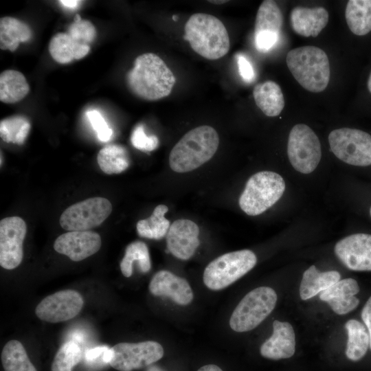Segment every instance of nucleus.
I'll return each mask as SVG.
<instances>
[{"label":"nucleus","instance_id":"f257e3e1","mask_svg":"<svg viewBox=\"0 0 371 371\" xmlns=\"http://www.w3.org/2000/svg\"><path fill=\"white\" fill-rule=\"evenodd\" d=\"M131 92L146 100H157L168 96L176 78L165 62L154 53L138 56L126 77Z\"/></svg>","mask_w":371,"mask_h":371},{"label":"nucleus","instance_id":"f03ea898","mask_svg":"<svg viewBox=\"0 0 371 371\" xmlns=\"http://www.w3.org/2000/svg\"><path fill=\"white\" fill-rule=\"evenodd\" d=\"M219 137L212 126L203 125L186 133L173 146L169 165L176 172L195 170L208 161L216 153Z\"/></svg>","mask_w":371,"mask_h":371},{"label":"nucleus","instance_id":"7ed1b4c3","mask_svg":"<svg viewBox=\"0 0 371 371\" xmlns=\"http://www.w3.org/2000/svg\"><path fill=\"white\" fill-rule=\"evenodd\" d=\"M184 31V38L191 48L206 59H219L229 50L227 30L222 21L213 15L193 14L186 23Z\"/></svg>","mask_w":371,"mask_h":371},{"label":"nucleus","instance_id":"20e7f679","mask_svg":"<svg viewBox=\"0 0 371 371\" xmlns=\"http://www.w3.org/2000/svg\"><path fill=\"white\" fill-rule=\"evenodd\" d=\"M287 67L297 82L307 91L319 93L326 89L330 80V65L326 54L315 46H303L289 51Z\"/></svg>","mask_w":371,"mask_h":371},{"label":"nucleus","instance_id":"39448f33","mask_svg":"<svg viewBox=\"0 0 371 371\" xmlns=\"http://www.w3.org/2000/svg\"><path fill=\"white\" fill-rule=\"evenodd\" d=\"M285 190V182L278 173L261 171L247 181L240 196V209L249 216H257L274 205Z\"/></svg>","mask_w":371,"mask_h":371},{"label":"nucleus","instance_id":"423d86ee","mask_svg":"<svg viewBox=\"0 0 371 371\" xmlns=\"http://www.w3.org/2000/svg\"><path fill=\"white\" fill-rule=\"evenodd\" d=\"M256 262V256L249 249L226 253L207 265L203 272V282L211 290H221L248 273Z\"/></svg>","mask_w":371,"mask_h":371},{"label":"nucleus","instance_id":"0eeeda50","mask_svg":"<svg viewBox=\"0 0 371 371\" xmlns=\"http://www.w3.org/2000/svg\"><path fill=\"white\" fill-rule=\"evenodd\" d=\"M277 302L276 291L269 286H260L249 291L240 301L230 319L231 328L238 333L253 330L274 309Z\"/></svg>","mask_w":371,"mask_h":371},{"label":"nucleus","instance_id":"6e6552de","mask_svg":"<svg viewBox=\"0 0 371 371\" xmlns=\"http://www.w3.org/2000/svg\"><path fill=\"white\" fill-rule=\"evenodd\" d=\"M330 150L346 164L355 166L371 165V135L352 128L332 131L328 135Z\"/></svg>","mask_w":371,"mask_h":371},{"label":"nucleus","instance_id":"1a4fd4ad","mask_svg":"<svg viewBox=\"0 0 371 371\" xmlns=\"http://www.w3.org/2000/svg\"><path fill=\"white\" fill-rule=\"evenodd\" d=\"M287 155L293 168L301 173L309 174L317 168L322 157L321 144L308 126L298 124L291 128Z\"/></svg>","mask_w":371,"mask_h":371},{"label":"nucleus","instance_id":"9d476101","mask_svg":"<svg viewBox=\"0 0 371 371\" xmlns=\"http://www.w3.org/2000/svg\"><path fill=\"white\" fill-rule=\"evenodd\" d=\"M112 212L111 202L103 197H92L68 207L59 223L65 230L87 231L102 224Z\"/></svg>","mask_w":371,"mask_h":371},{"label":"nucleus","instance_id":"9b49d317","mask_svg":"<svg viewBox=\"0 0 371 371\" xmlns=\"http://www.w3.org/2000/svg\"><path fill=\"white\" fill-rule=\"evenodd\" d=\"M109 365L119 371H133L150 366L164 356V348L155 341L119 343L111 348Z\"/></svg>","mask_w":371,"mask_h":371},{"label":"nucleus","instance_id":"f8f14e48","mask_svg":"<svg viewBox=\"0 0 371 371\" xmlns=\"http://www.w3.org/2000/svg\"><path fill=\"white\" fill-rule=\"evenodd\" d=\"M27 225L21 217L10 216L0 221V265L5 269H14L23 258V243Z\"/></svg>","mask_w":371,"mask_h":371},{"label":"nucleus","instance_id":"ddd939ff","mask_svg":"<svg viewBox=\"0 0 371 371\" xmlns=\"http://www.w3.org/2000/svg\"><path fill=\"white\" fill-rule=\"evenodd\" d=\"M84 304L82 295L75 290L56 292L43 299L36 306L35 313L41 320L58 323L76 317Z\"/></svg>","mask_w":371,"mask_h":371},{"label":"nucleus","instance_id":"4468645a","mask_svg":"<svg viewBox=\"0 0 371 371\" xmlns=\"http://www.w3.org/2000/svg\"><path fill=\"white\" fill-rule=\"evenodd\" d=\"M335 253L350 270L371 271V234H354L342 238L336 243Z\"/></svg>","mask_w":371,"mask_h":371},{"label":"nucleus","instance_id":"2eb2a0df","mask_svg":"<svg viewBox=\"0 0 371 371\" xmlns=\"http://www.w3.org/2000/svg\"><path fill=\"white\" fill-rule=\"evenodd\" d=\"M100 236L90 230L70 231L60 235L54 241V250L73 261L82 260L99 251Z\"/></svg>","mask_w":371,"mask_h":371},{"label":"nucleus","instance_id":"dca6fc26","mask_svg":"<svg viewBox=\"0 0 371 371\" xmlns=\"http://www.w3.org/2000/svg\"><path fill=\"white\" fill-rule=\"evenodd\" d=\"M199 235V228L194 222L178 219L170 225L167 233V249L177 258L188 260L200 244Z\"/></svg>","mask_w":371,"mask_h":371},{"label":"nucleus","instance_id":"f3484780","mask_svg":"<svg viewBox=\"0 0 371 371\" xmlns=\"http://www.w3.org/2000/svg\"><path fill=\"white\" fill-rule=\"evenodd\" d=\"M150 292L155 296H166L179 305H188L193 300V292L188 281L172 272L156 273L149 284Z\"/></svg>","mask_w":371,"mask_h":371},{"label":"nucleus","instance_id":"a211bd4d","mask_svg":"<svg viewBox=\"0 0 371 371\" xmlns=\"http://www.w3.org/2000/svg\"><path fill=\"white\" fill-rule=\"evenodd\" d=\"M295 350V335L293 326L286 322L275 320L273 333L260 346L261 355L267 359L279 360L291 357Z\"/></svg>","mask_w":371,"mask_h":371},{"label":"nucleus","instance_id":"6ab92c4d","mask_svg":"<svg viewBox=\"0 0 371 371\" xmlns=\"http://www.w3.org/2000/svg\"><path fill=\"white\" fill-rule=\"evenodd\" d=\"M359 290V286L355 279L346 278L321 292L319 298L328 303L336 314L345 315L359 305V300L355 295Z\"/></svg>","mask_w":371,"mask_h":371},{"label":"nucleus","instance_id":"aec40b11","mask_svg":"<svg viewBox=\"0 0 371 371\" xmlns=\"http://www.w3.org/2000/svg\"><path fill=\"white\" fill-rule=\"evenodd\" d=\"M329 19L328 11L322 7H295L290 14L293 30L304 37H316L326 26Z\"/></svg>","mask_w":371,"mask_h":371},{"label":"nucleus","instance_id":"412c9836","mask_svg":"<svg viewBox=\"0 0 371 371\" xmlns=\"http://www.w3.org/2000/svg\"><path fill=\"white\" fill-rule=\"evenodd\" d=\"M48 49L55 61L66 64L87 56L90 51V45L76 40L67 32H59L51 38Z\"/></svg>","mask_w":371,"mask_h":371},{"label":"nucleus","instance_id":"4be33fe9","mask_svg":"<svg viewBox=\"0 0 371 371\" xmlns=\"http://www.w3.org/2000/svg\"><path fill=\"white\" fill-rule=\"evenodd\" d=\"M253 95L256 105L267 116H277L284 107L281 88L273 81L267 80L256 85L253 90Z\"/></svg>","mask_w":371,"mask_h":371},{"label":"nucleus","instance_id":"5701e85b","mask_svg":"<svg viewBox=\"0 0 371 371\" xmlns=\"http://www.w3.org/2000/svg\"><path fill=\"white\" fill-rule=\"evenodd\" d=\"M341 275L337 271L322 272L311 265L303 273L300 286V296L306 300L321 293L340 280Z\"/></svg>","mask_w":371,"mask_h":371},{"label":"nucleus","instance_id":"b1692460","mask_svg":"<svg viewBox=\"0 0 371 371\" xmlns=\"http://www.w3.org/2000/svg\"><path fill=\"white\" fill-rule=\"evenodd\" d=\"M345 18L350 32L358 36L371 32V0H350L345 9Z\"/></svg>","mask_w":371,"mask_h":371},{"label":"nucleus","instance_id":"393cba45","mask_svg":"<svg viewBox=\"0 0 371 371\" xmlns=\"http://www.w3.org/2000/svg\"><path fill=\"white\" fill-rule=\"evenodd\" d=\"M32 37L31 28L23 21L11 16L0 19V48L15 51L20 43L30 41Z\"/></svg>","mask_w":371,"mask_h":371},{"label":"nucleus","instance_id":"a878e982","mask_svg":"<svg viewBox=\"0 0 371 371\" xmlns=\"http://www.w3.org/2000/svg\"><path fill=\"white\" fill-rule=\"evenodd\" d=\"M30 86L24 75L14 69H6L0 74V100L14 104L22 100L29 93Z\"/></svg>","mask_w":371,"mask_h":371},{"label":"nucleus","instance_id":"bb28decb","mask_svg":"<svg viewBox=\"0 0 371 371\" xmlns=\"http://www.w3.org/2000/svg\"><path fill=\"white\" fill-rule=\"evenodd\" d=\"M283 25V15L274 1L265 0L260 4L256 17L255 35L279 36Z\"/></svg>","mask_w":371,"mask_h":371},{"label":"nucleus","instance_id":"cd10ccee","mask_svg":"<svg viewBox=\"0 0 371 371\" xmlns=\"http://www.w3.org/2000/svg\"><path fill=\"white\" fill-rule=\"evenodd\" d=\"M348 333L346 355L354 361L362 359L370 347V337L364 324L350 319L345 324Z\"/></svg>","mask_w":371,"mask_h":371},{"label":"nucleus","instance_id":"c85d7f7f","mask_svg":"<svg viewBox=\"0 0 371 371\" xmlns=\"http://www.w3.org/2000/svg\"><path fill=\"white\" fill-rule=\"evenodd\" d=\"M97 161L100 169L108 175L121 173L130 165L127 150L118 144H110L100 149Z\"/></svg>","mask_w":371,"mask_h":371},{"label":"nucleus","instance_id":"c756f323","mask_svg":"<svg viewBox=\"0 0 371 371\" xmlns=\"http://www.w3.org/2000/svg\"><path fill=\"white\" fill-rule=\"evenodd\" d=\"M168 211V207L166 205H159L148 218L139 220L136 225L139 236L155 240L166 236L170 226V221L165 218Z\"/></svg>","mask_w":371,"mask_h":371},{"label":"nucleus","instance_id":"7c9ffc66","mask_svg":"<svg viewBox=\"0 0 371 371\" xmlns=\"http://www.w3.org/2000/svg\"><path fill=\"white\" fill-rule=\"evenodd\" d=\"M4 371H37L23 344L12 339L4 346L1 355Z\"/></svg>","mask_w":371,"mask_h":371},{"label":"nucleus","instance_id":"2f4dec72","mask_svg":"<svg viewBox=\"0 0 371 371\" xmlns=\"http://www.w3.org/2000/svg\"><path fill=\"white\" fill-rule=\"evenodd\" d=\"M137 261L139 270L147 273L151 268V261L147 245L142 241L136 240L130 243L125 249V254L120 267L124 276L129 278L133 273V264Z\"/></svg>","mask_w":371,"mask_h":371},{"label":"nucleus","instance_id":"473e14b6","mask_svg":"<svg viewBox=\"0 0 371 371\" xmlns=\"http://www.w3.org/2000/svg\"><path fill=\"white\" fill-rule=\"evenodd\" d=\"M31 128L30 122L23 116L14 115L0 122V136L7 143L23 144Z\"/></svg>","mask_w":371,"mask_h":371},{"label":"nucleus","instance_id":"72a5a7b5","mask_svg":"<svg viewBox=\"0 0 371 371\" xmlns=\"http://www.w3.org/2000/svg\"><path fill=\"white\" fill-rule=\"evenodd\" d=\"M79 346L73 340L67 341L61 346L54 356L52 371H71L81 359Z\"/></svg>","mask_w":371,"mask_h":371},{"label":"nucleus","instance_id":"f704fd0d","mask_svg":"<svg viewBox=\"0 0 371 371\" xmlns=\"http://www.w3.org/2000/svg\"><path fill=\"white\" fill-rule=\"evenodd\" d=\"M67 33L78 41L89 45L96 36V30L92 23L82 19L78 14H76L74 22L69 26Z\"/></svg>","mask_w":371,"mask_h":371},{"label":"nucleus","instance_id":"c9c22d12","mask_svg":"<svg viewBox=\"0 0 371 371\" xmlns=\"http://www.w3.org/2000/svg\"><path fill=\"white\" fill-rule=\"evenodd\" d=\"M131 142L135 148L144 152L153 151L159 145L158 137L155 135L147 136L142 124L137 125L134 128Z\"/></svg>","mask_w":371,"mask_h":371},{"label":"nucleus","instance_id":"e433bc0d","mask_svg":"<svg viewBox=\"0 0 371 371\" xmlns=\"http://www.w3.org/2000/svg\"><path fill=\"white\" fill-rule=\"evenodd\" d=\"M86 115L98 139L102 142H109L112 137L113 130L109 126L102 114L97 110H90L86 112Z\"/></svg>","mask_w":371,"mask_h":371},{"label":"nucleus","instance_id":"4c0bfd02","mask_svg":"<svg viewBox=\"0 0 371 371\" xmlns=\"http://www.w3.org/2000/svg\"><path fill=\"white\" fill-rule=\"evenodd\" d=\"M109 348L107 346H102L87 350L85 354L86 363L90 366L95 365L96 363L100 364V362L105 364L104 357Z\"/></svg>","mask_w":371,"mask_h":371},{"label":"nucleus","instance_id":"58836bf2","mask_svg":"<svg viewBox=\"0 0 371 371\" xmlns=\"http://www.w3.org/2000/svg\"><path fill=\"white\" fill-rule=\"evenodd\" d=\"M236 59L240 76L247 82H252L255 72L250 62L242 54H238Z\"/></svg>","mask_w":371,"mask_h":371},{"label":"nucleus","instance_id":"ea45409f","mask_svg":"<svg viewBox=\"0 0 371 371\" xmlns=\"http://www.w3.org/2000/svg\"><path fill=\"white\" fill-rule=\"evenodd\" d=\"M361 319L365 326H366L370 335V348L371 349V296L367 300L361 311Z\"/></svg>","mask_w":371,"mask_h":371},{"label":"nucleus","instance_id":"a19ab883","mask_svg":"<svg viewBox=\"0 0 371 371\" xmlns=\"http://www.w3.org/2000/svg\"><path fill=\"white\" fill-rule=\"evenodd\" d=\"M79 1L76 0H62L59 1L63 6L69 9H74L79 5Z\"/></svg>","mask_w":371,"mask_h":371},{"label":"nucleus","instance_id":"79ce46f5","mask_svg":"<svg viewBox=\"0 0 371 371\" xmlns=\"http://www.w3.org/2000/svg\"><path fill=\"white\" fill-rule=\"evenodd\" d=\"M197 371H223L218 366L208 364L201 367Z\"/></svg>","mask_w":371,"mask_h":371},{"label":"nucleus","instance_id":"37998d69","mask_svg":"<svg viewBox=\"0 0 371 371\" xmlns=\"http://www.w3.org/2000/svg\"><path fill=\"white\" fill-rule=\"evenodd\" d=\"M366 89L368 93L371 95V69L369 71V74L366 80Z\"/></svg>","mask_w":371,"mask_h":371},{"label":"nucleus","instance_id":"c03bdc74","mask_svg":"<svg viewBox=\"0 0 371 371\" xmlns=\"http://www.w3.org/2000/svg\"><path fill=\"white\" fill-rule=\"evenodd\" d=\"M146 371H164L157 366L153 365L148 367Z\"/></svg>","mask_w":371,"mask_h":371},{"label":"nucleus","instance_id":"a18cd8bd","mask_svg":"<svg viewBox=\"0 0 371 371\" xmlns=\"http://www.w3.org/2000/svg\"><path fill=\"white\" fill-rule=\"evenodd\" d=\"M209 2L212 3H214V4H223L226 2H227V1H224V0H221V1H208Z\"/></svg>","mask_w":371,"mask_h":371},{"label":"nucleus","instance_id":"49530a36","mask_svg":"<svg viewBox=\"0 0 371 371\" xmlns=\"http://www.w3.org/2000/svg\"><path fill=\"white\" fill-rule=\"evenodd\" d=\"M370 216H371V207L370 209Z\"/></svg>","mask_w":371,"mask_h":371}]
</instances>
